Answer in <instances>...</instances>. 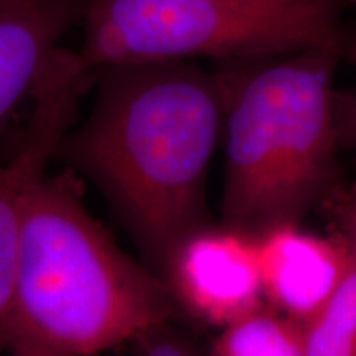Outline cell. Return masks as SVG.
<instances>
[{
    "mask_svg": "<svg viewBox=\"0 0 356 356\" xmlns=\"http://www.w3.org/2000/svg\"><path fill=\"white\" fill-rule=\"evenodd\" d=\"M95 76L76 51L58 48L33 89L32 113L19 145L0 160V351L7 343L26 207L61 140L76 124L79 99Z\"/></svg>",
    "mask_w": 356,
    "mask_h": 356,
    "instance_id": "obj_5",
    "label": "cell"
},
{
    "mask_svg": "<svg viewBox=\"0 0 356 356\" xmlns=\"http://www.w3.org/2000/svg\"><path fill=\"white\" fill-rule=\"evenodd\" d=\"M262 291L273 309L305 322L343 274L350 251L340 238L307 233L286 222L256 236Z\"/></svg>",
    "mask_w": 356,
    "mask_h": 356,
    "instance_id": "obj_7",
    "label": "cell"
},
{
    "mask_svg": "<svg viewBox=\"0 0 356 356\" xmlns=\"http://www.w3.org/2000/svg\"><path fill=\"white\" fill-rule=\"evenodd\" d=\"M348 0H88V70L211 58L228 63L310 50L356 53Z\"/></svg>",
    "mask_w": 356,
    "mask_h": 356,
    "instance_id": "obj_4",
    "label": "cell"
},
{
    "mask_svg": "<svg viewBox=\"0 0 356 356\" xmlns=\"http://www.w3.org/2000/svg\"><path fill=\"white\" fill-rule=\"evenodd\" d=\"M350 6H356V0H348Z\"/></svg>",
    "mask_w": 356,
    "mask_h": 356,
    "instance_id": "obj_14",
    "label": "cell"
},
{
    "mask_svg": "<svg viewBox=\"0 0 356 356\" xmlns=\"http://www.w3.org/2000/svg\"><path fill=\"white\" fill-rule=\"evenodd\" d=\"M210 356H304V327L261 305L225 327Z\"/></svg>",
    "mask_w": 356,
    "mask_h": 356,
    "instance_id": "obj_9",
    "label": "cell"
},
{
    "mask_svg": "<svg viewBox=\"0 0 356 356\" xmlns=\"http://www.w3.org/2000/svg\"><path fill=\"white\" fill-rule=\"evenodd\" d=\"M333 215L340 228L338 238L345 243L350 252L356 257V186L345 193H338L332 200Z\"/></svg>",
    "mask_w": 356,
    "mask_h": 356,
    "instance_id": "obj_12",
    "label": "cell"
},
{
    "mask_svg": "<svg viewBox=\"0 0 356 356\" xmlns=\"http://www.w3.org/2000/svg\"><path fill=\"white\" fill-rule=\"evenodd\" d=\"M343 58L310 50L225 70V228L259 236L335 197L341 147L333 78Z\"/></svg>",
    "mask_w": 356,
    "mask_h": 356,
    "instance_id": "obj_3",
    "label": "cell"
},
{
    "mask_svg": "<svg viewBox=\"0 0 356 356\" xmlns=\"http://www.w3.org/2000/svg\"><path fill=\"white\" fill-rule=\"evenodd\" d=\"M88 0H0V134L33 89Z\"/></svg>",
    "mask_w": 356,
    "mask_h": 356,
    "instance_id": "obj_8",
    "label": "cell"
},
{
    "mask_svg": "<svg viewBox=\"0 0 356 356\" xmlns=\"http://www.w3.org/2000/svg\"><path fill=\"white\" fill-rule=\"evenodd\" d=\"M178 307L165 280L89 213L76 173L66 167L43 177L24 221L10 356L99 355L160 330Z\"/></svg>",
    "mask_w": 356,
    "mask_h": 356,
    "instance_id": "obj_2",
    "label": "cell"
},
{
    "mask_svg": "<svg viewBox=\"0 0 356 356\" xmlns=\"http://www.w3.org/2000/svg\"><path fill=\"white\" fill-rule=\"evenodd\" d=\"M350 251V249H348ZM304 327V356H356V257Z\"/></svg>",
    "mask_w": 356,
    "mask_h": 356,
    "instance_id": "obj_10",
    "label": "cell"
},
{
    "mask_svg": "<svg viewBox=\"0 0 356 356\" xmlns=\"http://www.w3.org/2000/svg\"><path fill=\"white\" fill-rule=\"evenodd\" d=\"M163 280L193 317L228 327L261 307L264 291L256 236L211 226L200 229L173 251Z\"/></svg>",
    "mask_w": 356,
    "mask_h": 356,
    "instance_id": "obj_6",
    "label": "cell"
},
{
    "mask_svg": "<svg viewBox=\"0 0 356 356\" xmlns=\"http://www.w3.org/2000/svg\"><path fill=\"white\" fill-rule=\"evenodd\" d=\"M137 341L144 346V356H195L186 346L168 340H154L152 333Z\"/></svg>",
    "mask_w": 356,
    "mask_h": 356,
    "instance_id": "obj_13",
    "label": "cell"
},
{
    "mask_svg": "<svg viewBox=\"0 0 356 356\" xmlns=\"http://www.w3.org/2000/svg\"><path fill=\"white\" fill-rule=\"evenodd\" d=\"M333 109L340 147L356 155V89L335 91Z\"/></svg>",
    "mask_w": 356,
    "mask_h": 356,
    "instance_id": "obj_11",
    "label": "cell"
},
{
    "mask_svg": "<svg viewBox=\"0 0 356 356\" xmlns=\"http://www.w3.org/2000/svg\"><path fill=\"white\" fill-rule=\"evenodd\" d=\"M95 81V104L56 157L95 181L163 279L173 251L211 226L207 178L222 137L226 71L149 61L106 66Z\"/></svg>",
    "mask_w": 356,
    "mask_h": 356,
    "instance_id": "obj_1",
    "label": "cell"
}]
</instances>
